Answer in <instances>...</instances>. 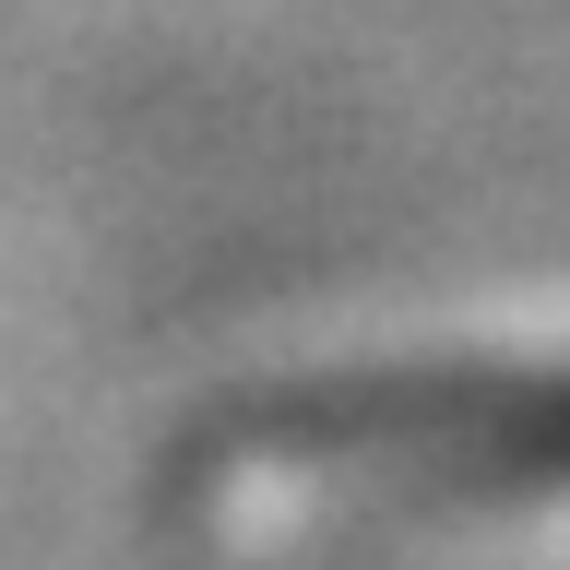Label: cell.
Here are the masks:
<instances>
[{
	"label": "cell",
	"instance_id": "6da1fadb",
	"mask_svg": "<svg viewBox=\"0 0 570 570\" xmlns=\"http://www.w3.org/2000/svg\"><path fill=\"white\" fill-rule=\"evenodd\" d=\"M214 559L356 547L463 499H570V368H475V381H381L262 404L203 440L178 475Z\"/></svg>",
	"mask_w": 570,
	"mask_h": 570
}]
</instances>
